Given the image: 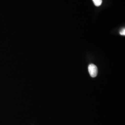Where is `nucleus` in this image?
<instances>
[{"label": "nucleus", "instance_id": "3", "mask_svg": "<svg viewBox=\"0 0 125 125\" xmlns=\"http://www.w3.org/2000/svg\"><path fill=\"white\" fill-rule=\"evenodd\" d=\"M120 34L121 35H125V29L124 28L120 32Z\"/></svg>", "mask_w": 125, "mask_h": 125}, {"label": "nucleus", "instance_id": "2", "mask_svg": "<svg viewBox=\"0 0 125 125\" xmlns=\"http://www.w3.org/2000/svg\"><path fill=\"white\" fill-rule=\"evenodd\" d=\"M94 4L96 7H99L101 6L102 3V0H92Z\"/></svg>", "mask_w": 125, "mask_h": 125}, {"label": "nucleus", "instance_id": "1", "mask_svg": "<svg viewBox=\"0 0 125 125\" xmlns=\"http://www.w3.org/2000/svg\"><path fill=\"white\" fill-rule=\"evenodd\" d=\"M88 70L89 74L92 77H95L97 75L98 69L96 65L94 64H89L88 67Z\"/></svg>", "mask_w": 125, "mask_h": 125}]
</instances>
